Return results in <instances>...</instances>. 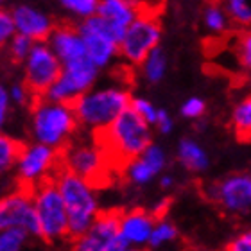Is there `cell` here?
Returning a JSON list of instances; mask_svg holds the SVG:
<instances>
[{
    "label": "cell",
    "mask_w": 251,
    "mask_h": 251,
    "mask_svg": "<svg viewBox=\"0 0 251 251\" xmlns=\"http://www.w3.org/2000/svg\"><path fill=\"white\" fill-rule=\"evenodd\" d=\"M94 142L108 160L111 171L122 169L152 144L151 126L126 108L110 126L94 131Z\"/></svg>",
    "instance_id": "obj_1"
},
{
    "label": "cell",
    "mask_w": 251,
    "mask_h": 251,
    "mask_svg": "<svg viewBox=\"0 0 251 251\" xmlns=\"http://www.w3.org/2000/svg\"><path fill=\"white\" fill-rule=\"evenodd\" d=\"M52 178L56 181L63 204H65L68 221V241H72L74 237L81 235L88 230L99 214L95 188L83 178L63 169L61 163L56 169Z\"/></svg>",
    "instance_id": "obj_2"
},
{
    "label": "cell",
    "mask_w": 251,
    "mask_h": 251,
    "mask_svg": "<svg viewBox=\"0 0 251 251\" xmlns=\"http://www.w3.org/2000/svg\"><path fill=\"white\" fill-rule=\"evenodd\" d=\"M31 131L36 142L54 149H63L72 140L79 122L70 104L36 97L31 102Z\"/></svg>",
    "instance_id": "obj_3"
},
{
    "label": "cell",
    "mask_w": 251,
    "mask_h": 251,
    "mask_svg": "<svg viewBox=\"0 0 251 251\" xmlns=\"http://www.w3.org/2000/svg\"><path fill=\"white\" fill-rule=\"evenodd\" d=\"M131 94L121 86H106V88L88 90L79 99L72 102L79 126H86L90 129H102L110 126L121 115L126 108H129Z\"/></svg>",
    "instance_id": "obj_4"
},
{
    "label": "cell",
    "mask_w": 251,
    "mask_h": 251,
    "mask_svg": "<svg viewBox=\"0 0 251 251\" xmlns=\"http://www.w3.org/2000/svg\"><path fill=\"white\" fill-rule=\"evenodd\" d=\"M32 204L36 212L38 237L47 244L68 241L67 212L52 176L32 188Z\"/></svg>",
    "instance_id": "obj_5"
},
{
    "label": "cell",
    "mask_w": 251,
    "mask_h": 251,
    "mask_svg": "<svg viewBox=\"0 0 251 251\" xmlns=\"http://www.w3.org/2000/svg\"><path fill=\"white\" fill-rule=\"evenodd\" d=\"M59 163L63 169L88 181L94 188L110 183L111 167L95 142H68L59 149Z\"/></svg>",
    "instance_id": "obj_6"
},
{
    "label": "cell",
    "mask_w": 251,
    "mask_h": 251,
    "mask_svg": "<svg viewBox=\"0 0 251 251\" xmlns=\"http://www.w3.org/2000/svg\"><path fill=\"white\" fill-rule=\"evenodd\" d=\"M162 42V22L151 11L140 9L135 20L126 27L119 42V56L127 65H140L152 49L160 47Z\"/></svg>",
    "instance_id": "obj_7"
},
{
    "label": "cell",
    "mask_w": 251,
    "mask_h": 251,
    "mask_svg": "<svg viewBox=\"0 0 251 251\" xmlns=\"http://www.w3.org/2000/svg\"><path fill=\"white\" fill-rule=\"evenodd\" d=\"M97 77H99V68L88 58L67 63L61 65L58 79L50 84V88L45 92L43 97L54 102L72 104L74 100L94 88Z\"/></svg>",
    "instance_id": "obj_8"
},
{
    "label": "cell",
    "mask_w": 251,
    "mask_h": 251,
    "mask_svg": "<svg viewBox=\"0 0 251 251\" xmlns=\"http://www.w3.org/2000/svg\"><path fill=\"white\" fill-rule=\"evenodd\" d=\"M77 31L83 38L86 58L94 63L95 67L106 68L119 58V42L121 36L111 29L108 24L94 15L84 18L77 24Z\"/></svg>",
    "instance_id": "obj_9"
},
{
    "label": "cell",
    "mask_w": 251,
    "mask_h": 251,
    "mask_svg": "<svg viewBox=\"0 0 251 251\" xmlns=\"http://www.w3.org/2000/svg\"><path fill=\"white\" fill-rule=\"evenodd\" d=\"M58 167L59 149L43 146L40 142H34L29 146L24 144L15 163L20 187L29 188V190H32L38 183H42L43 179L54 176Z\"/></svg>",
    "instance_id": "obj_10"
},
{
    "label": "cell",
    "mask_w": 251,
    "mask_h": 251,
    "mask_svg": "<svg viewBox=\"0 0 251 251\" xmlns=\"http://www.w3.org/2000/svg\"><path fill=\"white\" fill-rule=\"evenodd\" d=\"M22 65H24V84L34 99L43 97L61 72V63L47 42L34 43Z\"/></svg>",
    "instance_id": "obj_11"
},
{
    "label": "cell",
    "mask_w": 251,
    "mask_h": 251,
    "mask_svg": "<svg viewBox=\"0 0 251 251\" xmlns=\"http://www.w3.org/2000/svg\"><path fill=\"white\" fill-rule=\"evenodd\" d=\"M206 198L233 215H246L251 206V176L235 173L206 188Z\"/></svg>",
    "instance_id": "obj_12"
},
{
    "label": "cell",
    "mask_w": 251,
    "mask_h": 251,
    "mask_svg": "<svg viewBox=\"0 0 251 251\" xmlns=\"http://www.w3.org/2000/svg\"><path fill=\"white\" fill-rule=\"evenodd\" d=\"M7 228H20L27 235L38 237V221L34 204H32V190L18 185L15 192L0 198V230H7Z\"/></svg>",
    "instance_id": "obj_13"
},
{
    "label": "cell",
    "mask_w": 251,
    "mask_h": 251,
    "mask_svg": "<svg viewBox=\"0 0 251 251\" xmlns=\"http://www.w3.org/2000/svg\"><path fill=\"white\" fill-rule=\"evenodd\" d=\"M11 18L15 24L16 34L27 36L32 42H47L49 34L54 29L52 16L47 15L40 7L31 4H18L11 9Z\"/></svg>",
    "instance_id": "obj_14"
},
{
    "label": "cell",
    "mask_w": 251,
    "mask_h": 251,
    "mask_svg": "<svg viewBox=\"0 0 251 251\" xmlns=\"http://www.w3.org/2000/svg\"><path fill=\"white\" fill-rule=\"evenodd\" d=\"M49 47L52 49L56 58L61 65L77 61V59L86 58L83 45V38L79 34L77 25L74 24H58L54 25L52 32L47 38Z\"/></svg>",
    "instance_id": "obj_15"
},
{
    "label": "cell",
    "mask_w": 251,
    "mask_h": 251,
    "mask_svg": "<svg viewBox=\"0 0 251 251\" xmlns=\"http://www.w3.org/2000/svg\"><path fill=\"white\" fill-rule=\"evenodd\" d=\"M165 163H167V158L162 147L149 144L138 156H135L126 165L124 173L131 183L146 185L162 173L165 169Z\"/></svg>",
    "instance_id": "obj_16"
},
{
    "label": "cell",
    "mask_w": 251,
    "mask_h": 251,
    "mask_svg": "<svg viewBox=\"0 0 251 251\" xmlns=\"http://www.w3.org/2000/svg\"><path fill=\"white\" fill-rule=\"evenodd\" d=\"M140 9V0H99L95 15L108 24L119 36H122L126 27L135 20Z\"/></svg>",
    "instance_id": "obj_17"
},
{
    "label": "cell",
    "mask_w": 251,
    "mask_h": 251,
    "mask_svg": "<svg viewBox=\"0 0 251 251\" xmlns=\"http://www.w3.org/2000/svg\"><path fill=\"white\" fill-rule=\"evenodd\" d=\"M154 221L156 219L152 217L151 212L142 208L121 212L119 233L129 246H142V244H147V241H149Z\"/></svg>",
    "instance_id": "obj_18"
},
{
    "label": "cell",
    "mask_w": 251,
    "mask_h": 251,
    "mask_svg": "<svg viewBox=\"0 0 251 251\" xmlns=\"http://www.w3.org/2000/svg\"><path fill=\"white\" fill-rule=\"evenodd\" d=\"M178 162L183 165L187 171L192 173H201L210 165L208 154L203 147L196 144L194 140L183 138L178 146Z\"/></svg>",
    "instance_id": "obj_19"
},
{
    "label": "cell",
    "mask_w": 251,
    "mask_h": 251,
    "mask_svg": "<svg viewBox=\"0 0 251 251\" xmlns=\"http://www.w3.org/2000/svg\"><path fill=\"white\" fill-rule=\"evenodd\" d=\"M203 25L212 36H223L230 31L231 22L226 15L221 0H210L203 9Z\"/></svg>",
    "instance_id": "obj_20"
},
{
    "label": "cell",
    "mask_w": 251,
    "mask_h": 251,
    "mask_svg": "<svg viewBox=\"0 0 251 251\" xmlns=\"http://www.w3.org/2000/svg\"><path fill=\"white\" fill-rule=\"evenodd\" d=\"M138 67L142 68V74H144V77H146L149 83H160V81L165 77L167 68H169L167 54L163 52L162 47L152 49Z\"/></svg>",
    "instance_id": "obj_21"
},
{
    "label": "cell",
    "mask_w": 251,
    "mask_h": 251,
    "mask_svg": "<svg viewBox=\"0 0 251 251\" xmlns=\"http://www.w3.org/2000/svg\"><path fill=\"white\" fill-rule=\"evenodd\" d=\"M231 126L235 131L237 138L241 142L250 140L251 133V99L244 97L235 104L231 113Z\"/></svg>",
    "instance_id": "obj_22"
},
{
    "label": "cell",
    "mask_w": 251,
    "mask_h": 251,
    "mask_svg": "<svg viewBox=\"0 0 251 251\" xmlns=\"http://www.w3.org/2000/svg\"><path fill=\"white\" fill-rule=\"evenodd\" d=\"M24 144L15 140L13 136L0 133V176L15 167L18 154H20Z\"/></svg>",
    "instance_id": "obj_23"
},
{
    "label": "cell",
    "mask_w": 251,
    "mask_h": 251,
    "mask_svg": "<svg viewBox=\"0 0 251 251\" xmlns=\"http://www.w3.org/2000/svg\"><path fill=\"white\" fill-rule=\"evenodd\" d=\"M231 24L248 27L251 24V5L248 0H221Z\"/></svg>",
    "instance_id": "obj_24"
},
{
    "label": "cell",
    "mask_w": 251,
    "mask_h": 251,
    "mask_svg": "<svg viewBox=\"0 0 251 251\" xmlns=\"http://www.w3.org/2000/svg\"><path fill=\"white\" fill-rule=\"evenodd\" d=\"M176 237H178V230H176V226L173 223H169L165 219H158L154 221V226H152L147 244L152 248H160L162 244L173 242Z\"/></svg>",
    "instance_id": "obj_25"
},
{
    "label": "cell",
    "mask_w": 251,
    "mask_h": 251,
    "mask_svg": "<svg viewBox=\"0 0 251 251\" xmlns=\"http://www.w3.org/2000/svg\"><path fill=\"white\" fill-rule=\"evenodd\" d=\"M59 5L75 20H84L95 15L99 0H59Z\"/></svg>",
    "instance_id": "obj_26"
},
{
    "label": "cell",
    "mask_w": 251,
    "mask_h": 251,
    "mask_svg": "<svg viewBox=\"0 0 251 251\" xmlns=\"http://www.w3.org/2000/svg\"><path fill=\"white\" fill-rule=\"evenodd\" d=\"M32 45H34L32 40H29L27 36H22V34H16L15 32V36L11 38L9 42H7V45H5L7 58L15 63V65H22V63L25 61L27 54L31 52Z\"/></svg>",
    "instance_id": "obj_27"
},
{
    "label": "cell",
    "mask_w": 251,
    "mask_h": 251,
    "mask_svg": "<svg viewBox=\"0 0 251 251\" xmlns=\"http://www.w3.org/2000/svg\"><path fill=\"white\" fill-rule=\"evenodd\" d=\"M27 237L29 235L20 228L0 230V251H22Z\"/></svg>",
    "instance_id": "obj_28"
},
{
    "label": "cell",
    "mask_w": 251,
    "mask_h": 251,
    "mask_svg": "<svg viewBox=\"0 0 251 251\" xmlns=\"http://www.w3.org/2000/svg\"><path fill=\"white\" fill-rule=\"evenodd\" d=\"M129 106H131V110L135 111L136 115L140 117L144 122H147L149 126L154 124L158 108H154V104H152V102H149L147 99H142V97H131Z\"/></svg>",
    "instance_id": "obj_29"
},
{
    "label": "cell",
    "mask_w": 251,
    "mask_h": 251,
    "mask_svg": "<svg viewBox=\"0 0 251 251\" xmlns=\"http://www.w3.org/2000/svg\"><path fill=\"white\" fill-rule=\"evenodd\" d=\"M235 54H237V59L241 63V67L244 70H250L251 67V36L250 32H241V36L237 40V45H235Z\"/></svg>",
    "instance_id": "obj_30"
},
{
    "label": "cell",
    "mask_w": 251,
    "mask_h": 251,
    "mask_svg": "<svg viewBox=\"0 0 251 251\" xmlns=\"http://www.w3.org/2000/svg\"><path fill=\"white\" fill-rule=\"evenodd\" d=\"M15 24L11 18V11L0 7V50L5 49L7 42L15 36Z\"/></svg>",
    "instance_id": "obj_31"
},
{
    "label": "cell",
    "mask_w": 251,
    "mask_h": 251,
    "mask_svg": "<svg viewBox=\"0 0 251 251\" xmlns=\"http://www.w3.org/2000/svg\"><path fill=\"white\" fill-rule=\"evenodd\" d=\"M204 111H206V102L199 97H190L181 106V115L185 119H192V121L194 119H201L204 115Z\"/></svg>",
    "instance_id": "obj_32"
},
{
    "label": "cell",
    "mask_w": 251,
    "mask_h": 251,
    "mask_svg": "<svg viewBox=\"0 0 251 251\" xmlns=\"http://www.w3.org/2000/svg\"><path fill=\"white\" fill-rule=\"evenodd\" d=\"M7 95H9V100L13 104H18V106H25V104H31L34 97L29 94V90L25 88V84L24 83H18V84H13L9 90H7Z\"/></svg>",
    "instance_id": "obj_33"
},
{
    "label": "cell",
    "mask_w": 251,
    "mask_h": 251,
    "mask_svg": "<svg viewBox=\"0 0 251 251\" xmlns=\"http://www.w3.org/2000/svg\"><path fill=\"white\" fill-rule=\"evenodd\" d=\"M223 251H251V233L250 231H242L235 239H231L225 246Z\"/></svg>",
    "instance_id": "obj_34"
},
{
    "label": "cell",
    "mask_w": 251,
    "mask_h": 251,
    "mask_svg": "<svg viewBox=\"0 0 251 251\" xmlns=\"http://www.w3.org/2000/svg\"><path fill=\"white\" fill-rule=\"evenodd\" d=\"M152 126H156V129L160 131V133L167 135V133L173 131V119H171V115H169L165 110H158L156 119H154V124Z\"/></svg>",
    "instance_id": "obj_35"
},
{
    "label": "cell",
    "mask_w": 251,
    "mask_h": 251,
    "mask_svg": "<svg viewBox=\"0 0 251 251\" xmlns=\"http://www.w3.org/2000/svg\"><path fill=\"white\" fill-rule=\"evenodd\" d=\"M9 108H11V100H9V95H7V88L0 84V129H2V126L7 121Z\"/></svg>",
    "instance_id": "obj_36"
},
{
    "label": "cell",
    "mask_w": 251,
    "mask_h": 251,
    "mask_svg": "<svg viewBox=\"0 0 251 251\" xmlns=\"http://www.w3.org/2000/svg\"><path fill=\"white\" fill-rule=\"evenodd\" d=\"M129 244L124 241L121 237V233H115L113 237H110L108 241H106L104 248H102V251H127L129 250Z\"/></svg>",
    "instance_id": "obj_37"
},
{
    "label": "cell",
    "mask_w": 251,
    "mask_h": 251,
    "mask_svg": "<svg viewBox=\"0 0 251 251\" xmlns=\"http://www.w3.org/2000/svg\"><path fill=\"white\" fill-rule=\"evenodd\" d=\"M160 183H162V187H163V188H169L171 185H173V176H169V174L162 176V179H160Z\"/></svg>",
    "instance_id": "obj_38"
},
{
    "label": "cell",
    "mask_w": 251,
    "mask_h": 251,
    "mask_svg": "<svg viewBox=\"0 0 251 251\" xmlns=\"http://www.w3.org/2000/svg\"><path fill=\"white\" fill-rule=\"evenodd\" d=\"M127 251H144V250H140V248H138V246H136V248H133V246H131Z\"/></svg>",
    "instance_id": "obj_39"
},
{
    "label": "cell",
    "mask_w": 251,
    "mask_h": 251,
    "mask_svg": "<svg viewBox=\"0 0 251 251\" xmlns=\"http://www.w3.org/2000/svg\"><path fill=\"white\" fill-rule=\"evenodd\" d=\"M4 2H5V0H0V7H2V5H4Z\"/></svg>",
    "instance_id": "obj_40"
}]
</instances>
